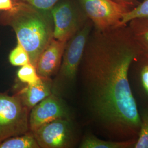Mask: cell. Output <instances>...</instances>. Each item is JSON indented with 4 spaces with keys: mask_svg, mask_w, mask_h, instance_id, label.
I'll list each match as a JSON object with an SVG mask.
<instances>
[{
    "mask_svg": "<svg viewBox=\"0 0 148 148\" xmlns=\"http://www.w3.org/2000/svg\"><path fill=\"white\" fill-rule=\"evenodd\" d=\"M129 78L134 97L142 108H148V53L142 51L133 59L129 71Z\"/></svg>",
    "mask_w": 148,
    "mask_h": 148,
    "instance_id": "9",
    "label": "cell"
},
{
    "mask_svg": "<svg viewBox=\"0 0 148 148\" xmlns=\"http://www.w3.org/2000/svg\"><path fill=\"white\" fill-rule=\"evenodd\" d=\"M141 49L127 24L91 32L79 66L86 103L92 120L113 140L136 139L140 111L129 78Z\"/></svg>",
    "mask_w": 148,
    "mask_h": 148,
    "instance_id": "1",
    "label": "cell"
},
{
    "mask_svg": "<svg viewBox=\"0 0 148 148\" xmlns=\"http://www.w3.org/2000/svg\"><path fill=\"white\" fill-rule=\"evenodd\" d=\"M16 75L19 80L27 85L35 84L41 79V77L37 74L36 67L30 63L21 66Z\"/></svg>",
    "mask_w": 148,
    "mask_h": 148,
    "instance_id": "16",
    "label": "cell"
},
{
    "mask_svg": "<svg viewBox=\"0 0 148 148\" xmlns=\"http://www.w3.org/2000/svg\"><path fill=\"white\" fill-rule=\"evenodd\" d=\"M66 43L54 38L51 40L37 60L36 68L40 77L51 79L58 73Z\"/></svg>",
    "mask_w": 148,
    "mask_h": 148,
    "instance_id": "10",
    "label": "cell"
},
{
    "mask_svg": "<svg viewBox=\"0 0 148 148\" xmlns=\"http://www.w3.org/2000/svg\"><path fill=\"white\" fill-rule=\"evenodd\" d=\"M93 25L87 19L67 42L61 65L52 81V93L59 95L76 81L79 66Z\"/></svg>",
    "mask_w": 148,
    "mask_h": 148,
    "instance_id": "3",
    "label": "cell"
},
{
    "mask_svg": "<svg viewBox=\"0 0 148 148\" xmlns=\"http://www.w3.org/2000/svg\"><path fill=\"white\" fill-rule=\"evenodd\" d=\"M122 5H124L130 10L137 5L139 2L137 0H114Z\"/></svg>",
    "mask_w": 148,
    "mask_h": 148,
    "instance_id": "21",
    "label": "cell"
},
{
    "mask_svg": "<svg viewBox=\"0 0 148 148\" xmlns=\"http://www.w3.org/2000/svg\"><path fill=\"white\" fill-rule=\"evenodd\" d=\"M52 93V81L51 79L41 77L38 83L27 85L16 93L23 105L29 111L48 96Z\"/></svg>",
    "mask_w": 148,
    "mask_h": 148,
    "instance_id": "11",
    "label": "cell"
},
{
    "mask_svg": "<svg viewBox=\"0 0 148 148\" xmlns=\"http://www.w3.org/2000/svg\"><path fill=\"white\" fill-rule=\"evenodd\" d=\"M29 112L16 94L0 93V142L30 131Z\"/></svg>",
    "mask_w": 148,
    "mask_h": 148,
    "instance_id": "4",
    "label": "cell"
},
{
    "mask_svg": "<svg viewBox=\"0 0 148 148\" xmlns=\"http://www.w3.org/2000/svg\"><path fill=\"white\" fill-rule=\"evenodd\" d=\"M127 24L141 50L148 53V18L134 19Z\"/></svg>",
    "mask_w": 148,
    "mask_h": 148,
    "instance_id": "13",
    "label": "cell"
},
{
    "mask_svg": "<svg viewBox=\"0 0 148 148\" xmlns=\"http://www.w3.org/2000/svg\"><path fill=\"white\" fill-rule=\"evenodd\" d=\"M9 61L12 65L15 66H22L30 63L29 54L25 48L18 42L16 47L10 53Z\"/></svg>",
    "mask_w": 148,
    "mask_h": 148,
    "instance_id": "17",
    "label": "cell"
},
{
    "mask_svg": "<svg viewBox=\"0 0 148 148\" xmlns=\"http://www.w3.org/2000/svg\"><path fill=\"white\" fill-rule=\"evenodd\" d=\"M136 139L127 140H104L92 134L86 135L79 144L81 148H133Z\"/></svg>",
    "mask_w": 148,
    "mask_h": 148,
    "instance_id": "12",
    "label": "cell"
},
{
    "mask_svg": "<svg viewBox=\"0 0 148 148\" xmlns=\"http://www.w3.org/2000/svg\"><path fill=\"white\" fill-rule=\"evenodd\" d=\"M32 132L40 148H69L74 142V127L70 118L56 119Z\"/></svg>",
    "mask_w": 148,
    "mask_h": 148,
    "instance_id": "7",
    "label": "cell"
},
{
    "mask_svg": "<svg viewBox=\"0 0 148 148\" xmlns=\"http://www.w3.org/2000/svg\"><path fill=\"white\" fill-rule=\"evenodd\" d=\"M140 111V126L133 148H148V108H142Z\"/></svg>",
    "mask_w": 148,
    "mask_h": 148,
    "instance_id": "15",
    "label": "cell"
},
{
    "mask_svg": "<svg viewBox=\"0 0 148 148\" xmlns=\"http://www.w3.org/2000/svg\"><path fill=\"white\" fill-rule=\"evenodd\" d=\"M86 17L98 30L122 25L123 16L130 10L114 0H78Z\"/></svg>",
    "mask_w": 148,
    "mask_h": 148,
    "instance_id": "5",
    "label": "cell"
},
{
    "mask_svg": "<svg viewBox=\"0 0 148 148\" xmlns=\"http://www.w3.org/2000/svg\"><path fill=\"white\" fill-rule=\"evenodd\" d=\"M143 18H148V0H143L126 13L123 16L122 25H126L133 19Z\"/></svg>",
    "mask_w": 148,
    "mask_h": 148,
    "instance_id": "18",
    "label": "cell"
},
{
    "mask_svg": "<svg viewBox=\"0 0 148 148\" xmlns=\"http://www.w3.org/2000/svg\"><path fill=\"white\" fill-rule=\"evenodd\" d=\"M0 22L12 27L17 42L25 48L30 63L36 67L40 55L53 38L51 14L18 3H14L11 11L3 12L0 16Z\"/></svg>",
    "mask_w": 148,
    "mask_h": 148,
    "instance_id": "2",
    "label": "cell"
},
{
    "mask_svg": "<svg viewBox=\"0 0 148 148\" xmlns=\"http://www.w3.org/2000/svg\"><path fill=\"white\" fill-rule=\"evenodd\" d=\"M32 132L10 138L0 142V148H39Z\"/></svg>",
    "mask_w": 148,
    "mask_h": 148,
    "instance_id": "14",
    "label": "cell"
},
{
    "mask_svg": "<svg viewBox=\"0 0 148 148\" xmlns=\"http://www.w3.org/2000/svg\"><path fill=\"white\" fill-rule=\"evenodd\" d=\"M14 7L13 0H0V11L7 12L11 11Z\"/></svg>",
    "mask_w": 148,
    "mask_h": 148,
    "instance_id": "20",
    "label": "cell"
},
{
    "mask_svg": "<svg viewBox=\"0 0 148 148\" xmlns=\"http://www.w3.org/2000/svg\"><path fill=\"white\" fill-rule=\"evenodd\" d=\"M62 118H70L67 107L59 96L54 93L35 106L29 116L30 132H34L43 125Z\"/></svg>",
    "mask_w": 148,
    "mask_h": 148,
    "instance_id": "8",
    "label": "cell"
},
{
    "mask_svg": "<svg viewBox=\"0 0 148 148\" xmlns=\"http://www.w3.org/2000/svg\"><path fill=\"white\" fill-rule=\"evenodd\" d=\"M53 20V38L68 42L88 19L70 2L58 3L51 12Z\"/></svg>",
    "mask_w": 148,
    "mask_h": 148,
    "instance_id": "6",
    "label": "cell"
},
{
    "mask_svg": "<svg viewBox=\"0 0 148 148\" xmlns=\"http://www.w3.org/2000/svg\"><path fill=\"white\" fill-rule=\"evenodd\" d=\"M59 0H13L14 3H24L46 13H51V10Z\"/></svg>",
    "mask_w": 148,
    "mask_h": 148,
    "instance_id": "19",
    "label": "cell"
}]
</instances>
